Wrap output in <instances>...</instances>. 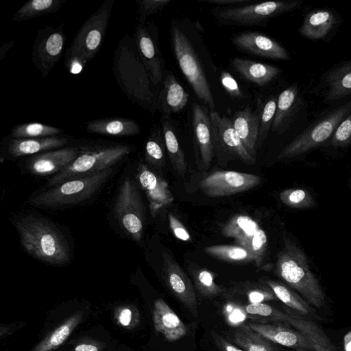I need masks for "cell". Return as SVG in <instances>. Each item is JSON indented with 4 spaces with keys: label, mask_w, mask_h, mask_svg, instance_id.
I'll return each instance as SVG.
<instances>
[{
    "label": "cell",
    "mask_w": 351,
    "mask_h": 351,
    "mask_svg": "<svg viewBox=\"0 0 351 351\" xmlns=\"http://www.w3.org/2000/svg\"><path fill=\"white\" fill-rule=\"evenodd\" d=\"M73 140V138L69 135L36 138H14L7 136L1 141V151L8 158L29 157L69 146Z\"/></svg>",
    "instance_id": "17"
},
{
    "label": "cell",
    "mask_w": 351,
    "mask_h": 351,
    "mask_svg": "<svg viewBox=\"0 0 351 351\" xmlns=\"http://www.w3.org/2000/svg\"><path fill=\"white\" fill-rule=\"evenodd\" d=\"M59 128L38 122L15 125L8 136L14 138H36L62 135Z\"/></svg>",
    "instance_id": "37"
},
{
    "label": "cell",
    "mask_w": 351,
    "mask_h": 351,
    "mask_svg": "<svg viewBox=\"0 0 351 351\" xmlns=\"http://www.w3.org/2000/svg\"><path fill=\"white\" fill-rule=\"evenodd\" d=\"M350 112L351 100L328 111L284 147L278 154V159L298 157L325 145L339 123Z\"/></svg>",
    "instance_id": "8"
},
{
    "label": "cell",
    "mask_w": 351,
    "mask_h": 351,
    "mask_svg": "<svg viewBox=\"0 0 351 351\" xmlns=\"http://www.w3.org/2000/svg\"><path fill=\"white\" fill-rule=\"evenodd\" d=\"M170 38L175 58L193 92L210 110H215L214 97L204 65L180 21H171Z\"/></svg>",
    "instance_id": "6"
},
{
    "label": "cell",
    "mask_w": 351,
    "mask_h": 351,
    "mask_svg": "<svg viewBox=\"0 0 351 351\" xmlns=\"http://www.w3.org/2000/svg\"><path fill=\"white\" fill-rule=\"evenodd\" d=\"M71 144L72 146L52 149L27 157L25 161V168L29 173L38 176L57 174L73 162L80 153L79 147L73 141Z\"/></svg>",
    "instance_id": "20"
},
{
    "label": "cell",
    "mask_w": 351,
    "mask_h": 351,
    "mask_svg": "<svg viewBox=\"0 0 351 351\" xmlns=\"http://www.w3.org/2000/svg\"><path fill=\"white\" fill-rule=\"evenodd\" d=\"M209 116L215 153L220 157L237 158L247 165H253L256 158L246 150L231 119L221 116L216 110H210Z\"/></svg>",
    "instance_id": "14"
},
{
    "label": "cell",
    "mask_w": 351,
    "mask_h": 351,
    "mask_svg": "<svg viewBox=\"0 0 351 351\" xmlns=\"http://www.w3.org/2000/svg\"><path fill=\"white\" fill-rule=\"evenodd\" d=\"M213 337L215 341H217L218 345L222 348L223 351H244L232 345L230 342L226 341L224 339L220 337L217 334H214Z\"/></svg>",
    "instance_id": "50"
},
{
    "label": "cell",
    "mask_w": 351,
    "mask_h": 351,
    "mask_svg": "<svg viewBox=\"0 0 351 351\" xmlns=\"http://www.w3.org/2000/svg\"><path fill=\"white\" fill-rule=\"evenodd\" d=\"M286 323L293 326L305 336L313 351H338L324 330L317 324L290 313H287Z\"/></svg>",
    "instance_id": "31"
},
{
    "label": "cell",
    "mask_w": 351,
    "mask_h": 351,
    "mask_svg": "<svg viewBox=\"0 0 351 351\" xmlns=\"http://www.w3.org/2000/svg\"><path fill=\"white\" fill-rule=\"evenodd\" d=\"M277 99L278 97L271 96L263 105L256 148L263 143L271 129L276 110Z\"/></svg>",
    "instance_id": "42"
},
{
    "label": "cell",
    "mask_w": 351,
    "mask_h": 351,
    "mask_svg": "<svg viewBox=\"0 0 351 351\" xmlns=\"http://www.w3.org/2000/svg\"><path fill=\"white\" fill-rule=\"evenodd\" d=\"M351 144V112L339 123L332 138L325 145L335 148L346 147Z\"/></svg>",
    "instance_id": "44"
},
{
    "label": "cell",
    "mask_w": 351,
    "mask_h": 351,
    "mask_svg": "<svg viewBox=\"0 0 351 351\" xmlns=\"http://www.w3.org/2000/svg\"><path fill=\"white\" fill-rule=\"evenodd\" d=\"M138 11V24L145 25L151 15L162 11L170 0H134Z\"/></svg>",
    "instance_id": "45"
},
{
    "label": "cell",
    "mask_w": 351,
    "mask_h": 351,
    "mask_svg": "<svg viewBox=\"0 0 351 351\" xmlns=\"http://www.w3.org/2000/svg\"><path fill=\"white\" fill-rule=\"evenodd\" d=\"M132 317V312L130 308H124L121 309L119 315V322L123 326H128L130 324Z\"/></svg>",
    "instance_id": "51"
},
{
    "label": "cell",
    "mask_w": 351,
    "mask_h": 351,
    "mask_svg": "<svg viewBox=\"0 0 351 351\" xmlns=\"http://www.w3.org/2000/svg\"><path fill=\"white\" fill-rule=\"evenodd\" d=\"M162 273L171 293L197 317V301L193 285L178 263L167 252L162 254Z\"/></svg>",
    "instance_id": "18"
},
{
    "label": "cell",
    "mask_w": 351,
    "mask_h": 351,
    "mask_svg": "<svg viewBox=\"0 0 351 351\" xmlns=\"http://www.w3.org/2000/svg\"><path fill=\"white\" fill-rule=\"evenodd\" d=\"M250 303L263 302L269 300H277L273 291L267 286L263 288H255L251 289L247 293Z\"/></svg>",
    "instance_id": "47"
},
{
    "label": "cell",
    "mask_w": 351,
    "mask_h": 351,
    "mask_svg": "<svg viewBox=\"0 0 351 351\" xmlns=\"http://www.w3.org/2000/svg\"><path fill=\"white\" fill-rule=\"evenodd\" d=\"M153 322L155 330L169 341H178L186 333L184 322L162 299L154 302Z\"/></svg>",
    "instance_id": "27"
},
{
    "label": "cell",
    "mask_w": 351,
    "mask_h": 351,
    "mask_svg": "<svg viewBox=\"0 0 351 351\" xmlns=\"http://www.w3.org/2000/svg\"><path fill=\"white\" fill-rule=\"evenodd\" d=\"M204 252L210 256L228 262H254V257L240 245H215L206 247Z\"/></svg>",
    "instance_id": "39"
},
{
    "label": "cell",
    "mask_w": 351,
    "mask_h": 351,
    "mask_svg": "<svg viewBox=\"0 0 351 351\" xmlns=\"http://www.w3.org/2000/svg\"><path fill=\"white\" fill-rule=\"evenodd\" d=\"M300 105L301 98L297 85L293 84L282 90L278 97L271 130L279 134L285 133L290 128Z\"/></svg>",
    "instance_id": "28"
},
{
    "label": "cell",
    "mask_w": 351,
    "mask_h": 351,
    "mask_svg": "<svg viewBox=\"0 0 351 351\" xmlns=\"http://www.w3.org/2000/svg\"><path fill=\"white\" fill-rule=\"evenodd\" d=\"M232 66L246 80L260 86L274 81L282 70L274 65L241 58L230 60Z\"/></svg>",
    "instance_id": "30"
},
{
    "label": "cell",
    "mask_w": 351,
    "mask_h": 351,
    "mask_svg": "<svg viewBox=\"0 0 351 351\" xmlns=\"http://www.w3.org/2000/svg\"><path fill=\"white\" fill-rule=\"evenodd\" d=\"M65 23L57 27L45 26L38 29L33 45L32 61L45 78L60 59L66 41Z\"/></svg>",
    "instance_id": "11"
},
{
    "label": "cell",
    "mask_w": 351,
    "mask_h": 351,
    "mask_svg": "<svg viewBox=\"0 0 351 351\" xmlns=\"http://www.w3.org/2000/svg\"><path fill=\"white\" fill-rule=\"evenodd\" d=\"M222 234L234 239L239 245L251 252L256 265H261L267 248V237L266 232L250 217L239 215L232 217L223 226Z\"/></svg>",
    "instance_id": "12"
},
{
    "label": "cell",
    "mask_w": 351,
    "mask_h": 351,
    "mask_svg": "<svg viewBox=\"0 0 351 351\" xmlns=\"http://www.w3.org/2000/svg\"><path fill=\"white\" fill-rule=\"evenodd\" d=\"M84 128L89 133L115 137L134 136L141 132V127L135 120L121 117L90 120L84 123Z\"/></svg>",
    "instance_id": "29"
},
{
    "label": "cell",
    "mask_w": 351,
    "mask_h": 351,
    "mask_svg": "<svg viewBox=\"0 0 351 351\" xmlns=\"http://www.w3.org/2000/svg\"><path fill=\"white\" fill-rule=\"evenodd\" d=\"M168 219L170 228L177 239L183 241L191 240L189 231L174 215L169 214Z\"/></svg>",
    "instance_id": "48"
},
{
    "label": "cell",
    "mask_w": 351,
    "mask_h": 351,
    "mask_svg": "<svg viewBox=\"0 0 351 351\" xmlns=\"http://www.w3.org/2000/svg\"><path fill=\"white\" fill-rule=\"evenodd\" d=\"M247 325L274 343L293 348L295 351H313L308 340L296 329L279 324L263 322H250Z\"/></svg>",
    "instance_id": "23"
},
{
    "label": "cell",
    "mask_w": 351,
    "mask_h": 351,
    "mask_svg": "<svg viewBox=\"0 0 351 351\" xmlns=\"http://www.w3.org/2000/svg\"><path fill=\"white\" fill-rule=\"evenodd\" d=\"M160 123L165 148L171 164L174 170L180 176L184 177L186 172V162L184 154L178 139L176 128L170 115L162 114Z\"/></svg>",
    "instance_id": "32"
},
{
    "label": "cell",
    "mask_w": 351,
    "mask_h": 351,
    "mask_svg": "<svg viewBox=\"0 0 351 351\" xmlns=\"http://www.w3.org/2000/svg\"><path fill=\"white\" fill-rule=\"evenodd\" d=\"M191 276L198 291L205 296H215L221 289L215 282L213 274L203 268H193L191 270Z\"/></svg>",
    "instance_id": "41"
},
{
    "label": "cell",
    "mask_w": 351,
    "mask_h": 351,
    "mask_svg": "<svg viewBox=\"0 0 351 351\" xmlns=\"http://www.w3.org/2000/svg\"><path fill=\"white\" fill-rule=\"evenodd\" d=\"M205 3L213 4L215 5L232 6L244 5L245 3H250L251 0H202Z\"/></svg>",
    "instance_id": "49"
},
{
    "label": "cell",
    "mask_w": 351,
    "mask_h": 351,
    "mask_svg": "<svg viewBox=\"0 0 351 351\" xmlns=\"http://www.w3.org/2000/svg\"><path fill=\"white\" fill-rule=\"evenodd\" d=\"M233 341L244 351H278L274 343L253 330L247 324L234 332Z\"/></svg>",
    "instance_id": "34"
},
{
    "label": "cell",
    "mask_w": 351,
    "mask_h": 351,
    "mask_svg": "<svg viewBox=\"0 0 351 351\" xmlns=\"http://www.w3.org/2000/svg\"><path fill=\"white\" fill-rule=\"evenodd\" d=\"M260 176L234 171H217L199 183L201 191L210 197L229 196L250 190L260 184Z\"/></svg>",
    "instance_id": "15"
},
{
    "label": "cell",
    "mask_w": 351,
    "mask_h": 351,
    "mask_svg": "<svg viewBox=\"0 0 351 351\" xmlns=\"http://www.w3.org/2000/svg\"><path fill=\"white\" fill-rule=\"evenodd\" d=\"M135 178L147 197L152 217H156L174 201L167 182L147 164L138 163Z\"/></svg>",
    "instance_id": "16"
},
{
    "label": "cell",
    "mask_w": 351,
    "mask_h": 351,
    "mask_svg": "<svg viewBox=\"0 0 351 351\" xmlns=\"http://www.w3.org/2000/svg\"><path fill=\"white\" fill-rule=\"evenodd\" d=\"M220 81L226 93L234 99H243L244 95L234 77L227 71H221Z\"/></svg>",
    "instance_id": "46"
},
{
    "label": "cell",
    "mask_w": 351,
    "mask_h": 351,
    "mask_svg": "<svg viewBox=\"0 0 351 351\" xmlns=\"http://www.w3.org/2000/svg\"><path fill=\"white\" fill-rule=\"evenodd\" d=\"M165 140L161 127L154 125L147 136L144 149L146 162L154 167H160L165 162Z\"/></svg>",
    "instance_id": "36"
},
{
    "label": "cell",
    "mask_w": 351,
    "mask_h": 351,
    "mask_svg": "<svg viewBox=\"0 0 351 351\" xmlns=\"http://www.w3.org/2000/svg\"><path fill=\"white\" fill-rule=\"evenodd\" d=\"M245 311L247 314L258 315L273 321L286 322L287 317V313L280 311L264 302L250 303L245 306Z\"/></svg>",
    "instance_id": "43"
},
{
    "label": "cell",
    "mask_w": 351,
    "mask_h": 351,
    "mask_svg": "<svg viewBox=\"0 0 351 351\" xmlns=\"http://www.w3.org/2000/svg\"><path fill=\"white\" fill-rule=\"evenodd\" d=\"M81 319V313H76L71 317L37 345L33 351H51L62 344L80 322Z\"/></svg>",
    "instance_id": "38"
},
{
    "label": "cell",
    "mask_w": 351,
    "mask_h": 351,
    "mask_svg": "<svg viewBox=\"0 0 351 351\" xmlns=\"http://www.w3.org/2000/svg\"><path fill=\"white\" fill-rule=\"evenodd\" d=\"M298 351H304V350H298Z\"/></svg>",
    "instance_id": "54"
},
{
    "label": "cell",
    "mask_w": 351,
    "mask_h": 351,
    "mask_svg": "<svg viewBox=\"0 0 351 351\" xmlns=\"http://www.w3.org/2000/svg\"><path fill=\"white\" fill-rule=\"evenodd\" d=\"M73 142L79 147V154L73 162L47 181L46 186L48 188L113 168L136 148L131 144L103 140L73 138Z\"/></svg>",
    "instance_id": "3"
},
{
    "label": "cell",
    "mask_w": 351,
    "mask_h": 351,
    "mask_svg": "<svg viewBox=\"0 0 351 351\" xmlns=\"http://www.w3.org/2000/svg\"><path fill=\"white\" fill-rule=\"evenodd\" d=\"M302 0L270 1L241 6L214 8L211 13L223 25L265 26L271 18L299 8Z\"/></svg>",
    "instance_id": "9"
},
{
    "label": "cell",
    "mask_w": 351,
    "mask_h": 351,
    "mask_svg": "<svg viewBox=\"0 0 351 351\" xmlns=\"http://www.w3.org/2000/svg\"><path fill=\"white\" fill-rule=\"evenodd\" d=\"M113 168L97 174L70 180L32 195L29 203L36 207L66 208L81 204L95 195L110 178Z\"/></svg>",
    "instance_id": "7"
},
{
    "label": "cell",
    "mask_w": 351,
    "mask_h": 351,
    "mask_svg": "<svg viewBox=\"0 0 351 351\" xmlns=\"http://www.w3.org/2000/svg\"><path fill=\"white\" fill-rule=\"evenodd\" d=\"M23 248L34 258L53 265L71 262L69 243L60 230L49 220L25 215L14 222Z\"/></svg>",
    "instance_id": "2"
},
{
    "label": "cell",
    "mask_w": 351,
    "mask_h": 351,
    "mask_svg": "<svg viewBox=\"0 0 351 351\" xmlns=\"http://www.w3.org/2000/svg\"><path fill=\"white\" fill-rule=\"evenodd\" d=\"M75 351H99L97 347L91 344H80L75 348Z\"/></svg>",
    "instance_id": "53"
},
{
    "label": "cell",
    "mask_w": 351,
    "mask_h": 351,
    "mask_svg": "<svg viewBox=\"0 0 351 351\" xmlns=\"http://www.w3.org/2000/svg\"><path fill=\"white\" fill-rule=\"evenodd\" d=\"M14 41L4 43L0 48V60L2 61L5 57L8 51L13 47Z\"/></svg>",
    "instance_id": "52"
},
{
    "label": "cell",
    "mask_w": 351,
    "mask_h": 351,
    "mask_svg": "<svg viewBox=\"0 0 351 351\" xmlns=\"http://www.w3.org/2000/svg\"><path fill=\"white\" fill-rule=\"evenodd\" d=\"M162 83L158 89L157 110L167 115L182 110L189 101L188 93L171 72L165 74Z\"/></svg>",
    "instance_id": "26"
},
{
    "label": "cell",
    "mask_w": 351,
    "mask_h": 351,
    "mask_svg": "<svg viewBox=\"0 0 351 351\" xmlns=\"http://www.w3.org/2000/svg\"><path fill=\"white\" fill-rule=\"evenodd\" d=\"M339 19L337 13L331 8L313 10L304 16L299 33L310 40H324L337 25Z\"/></svg>",
    "instance_id": "25"
},
{
    "label": "cell",
    "mask_w": 351,
    "mask_h": 351,
    "mask_svg": "<svg viewBox=\"0 0 351 351\" xmlns=\"http://www.w3.org/2000/svg\"><path fill=\"white\" fill-rule=\"evenodd\" d=\"M132 37L151 80L158 88L165 74V64L160 49L157 27L152 22L138 24Z\"/></svg>",
    "instance_id": "13"
},
{
    "label": "cell",
    "mask_w": 351,
    "mask_h": 351,
    "mask_svg": "<svg viewBox=\"0 0 351 351\" xmlns=\"http://www.w3.org/2000/svg\"><path fill=\"white\" fill-rule=\"evenodd\" d=\"M279 196L285 206L292 208H312L315 204L311 193L304 189H287L280 192Z\"/></svg>",
    "instance_id": "40"
},
{
    "label": "cell",
    "mask_w": 351,
    "mask_h": 351,
    "mask_svg": "<svg viewBox=\"0 0 351 351\" xmlns=\"http://www.w3.org/2000/svg\"><path fill=\"white\" fill-rule=\"evenodd\" d=\"M231 40L239 50L253 56L279 60L291 58L289 52L280 43L258 32H239Z\"/></svg>",
    "instance_id": "19"
},
{
    "label": "cell",
    "mask_w": 351,
    "mask_h": 351,
    "mask_svg": "<svg viewBox=\"0 0 351 351\" xmlns=\"http://www.w3.org/2000/svg\"><path fill=\"white\" fill-rule=\"evenodd\" d=\"M275 273L312 306L321 308L326 304L325 293L311 269L306 254L287 237H284L283 247L276 255Z\"/></svg>",
    "instance_id": "4"
},
{
    "label": "cell",
    "mask_w": 351,
    "mask_h": 351,
    "mask_svg": "<svg viewBox=\"0 0 351 351\" xmlns=\"http://www.w3.org/2000/svg\"><path fill=\"white\" fill-rule=\"evenodd\" d=\"M192 128L197 157L205 168H208L215 154L209 112L198 103L192 105Z\"/></svg>",
    "instance_id": "21"
},
{
    "label": "cell",
    "mask_w": 351,
    "mask_h": 351,
    "mask_svg": "<svg viewBox=\"0 0 351 351\" xmlns=\"http://www.w3.org/2000/svg\"><path fill=\"white\" fill-rule=\"evenodd\" d=\"M326 102H334L351 95V60L339 62L321 77Z\"/></svg>",
    "instance_id": "24"
},
{
    "label": "cell",
    "mask_w": 351,
    "mask_h": 351,
    "mask_svg": "<svg viewBox=\"0 0 351 351\" xmlns=\"http://www.w3.org/2000/svg\"><path fill=\"white\" fill-rule=\"evenodd\" d=\"M112 72L127 98L154 115L158 88L151 80L132 36L126 34L119 40L114 53Z\"/></svg>",
    "instance_id": "1"
},
{
    "label": "cell",
    "mask_w": 351,
    "mask_h": 351,
    "mask_svg": "<svg viewBox=\"0 0 351 351\" xmlns=\"http://www.w3.org/2000/svg\"><path fill=\"white\" fill-rule=\"evenodd\" d=\"M114 208L123 230L134 241L140 242L143 234L145 206L137 184L128 177L119 187Z\"/></svg>",
    "instance_id": "10"
},
{
    "label": "cell",
    "mask_w": 351,
    "mask_h": 351,
    "mask_svg": "<svg viewBox=\"0 0 351 351\" xmlns=\"http://www.w3.org/2000/svg\"><path fill=\"white\" fill-rule=\"evenodd\" d=\"M263 105V101L258 99L254 110L247 106L243 110L236 112L231 119L237 134L246 150L254 158Z\"/></svg>",
    "instance_id": "22"
},
{
    "label": "cell",
    "mask_w": 351,
    "mask_h": 351,
    "mask_svg": "<svg viewBox=\"0 0 351 351\" xmlns=\"http://www.w3.org/2000/svg\"><path fill=\"white\" fill-rule=\"evenodd\" d=\"M66 0H31L25 3L13 15L16 22L56 12Z\"/></svg>",
    "instance_id": "35"
},
{
    "label": "cell",
    "mask_w": 351,
    "mask_h": 351,
    "mask_svg": "<svg viewBox=\"0 0 351 351\" xmlns=\"http://www.w3.org/2000/svg\"><path fill=\"white\" fill-rule=\"evenodd\" d=\"M114 0H106L83 23L64 56V64L78 74L99 51L104 43Z\"/></svg>",
    "instance_id": "5"
},
{
    "label": "cell",
    "mask_w": 351,
    "mask_h": 351,
    "mask_svg": "<svg viewBox=\"0 0 351 351\" xmlns=\"http://www.w3.org/2000/svg\"><path fill=\"white\" fill-rule=\"evenodd\" d=\"M265 282L273 291L278 300L300 315H307L315 312L313 306L287 285L273 280H266Z\"/></svg>",
    "instance_id": "33"
}]
</instances>
